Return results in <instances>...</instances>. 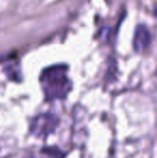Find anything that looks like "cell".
I'll list each match as a JSON object with an SVG mask.
<instances>
[{
  "label": "cell",
  "mask_w": 157,
  "mask_h": 158,
  "mask_svg": "<svg viewBox=\"0 0 157 158\" xmlns=\"http://www.w3.org/2000/svg\"><path fill=\"white\" fill-rule=\"evenodd\" d=\"M40 84L48 101L66 98L72 88V83L68 77V67L54 64L43 69L40 74Z\"/></svg>",
  "instance_id": "cell-1"
},
{
  "label": "cell",
  "mask_w": 157,
  "mask_h": 158,
  "mask_svg": "<svg viewBox=\"0 0 157 158\" xmlns=\"http://www.w3.org/2000/svg\"><path fill=\"white\" fill-rule=\"evenodd\" d=\"M156 75H157V70H156Z\"/></svg>",
  "instance_id": "cell-5"
},
{
  "label": "cell",
  "mask_w": 157,
  "mask_h": 158,
  "mask_svg": "<svg viewBox=\"0 0 157 158\" xmlns=\"http://www.w3.org/2000/svg\"><path fill=\"white\" fill-rule=\"evenodd\" d=\"M59 124V121L55 115L51 113L40 114L32 121L30 130L35 135L39 138H45L54 132Z\"/></svg>",
  "instance_id": "cell-2"
},
{
  "label": "cell",
  "mask_w": 157,
  "mask_h": 158,
  "mask_svg": "<svg viewBox=\"0 0 157 158\" xmlns=\"http://www.w3.org/2000/svg\"><path fill=\"white\" fill-rule=\"evenodd\" d=\"M154 15H155V17H157V6H155V10H154Z\"/></svg>",
  "instance_id": "cell-4"
},
{
  "label": "cell",
  "mask_w": 157,
  "mask_h": 158,
  "mask_svg": "<svg viewBox=\"0 0 157 158\" xmlns=\"http://www.w3.org/2000/svg\"><path fill=\"white\" fill-rule=\"evenodd\" d=\"M151 41H152V35L150 32L149 28L145 25H143V24L137 26L134 35V51L138 53L143 52L145 48H147L150 46Z\"/></svg>",
  "instance_id": "cell-3"
}]
</instances>
